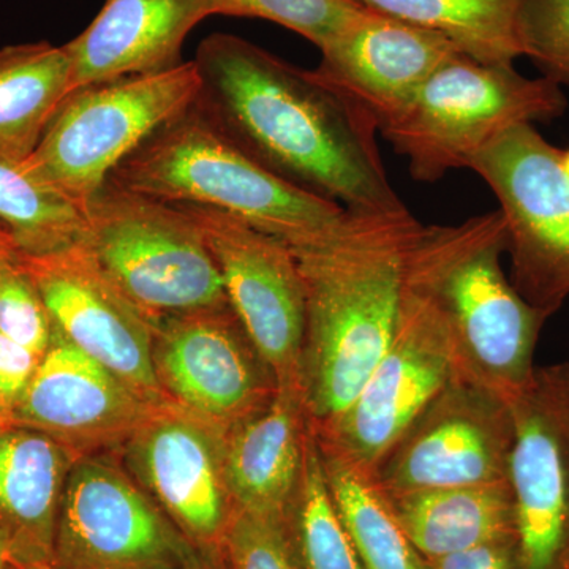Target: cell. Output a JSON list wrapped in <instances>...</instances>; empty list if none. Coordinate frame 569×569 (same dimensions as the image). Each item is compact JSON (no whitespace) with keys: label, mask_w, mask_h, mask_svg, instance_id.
Segmentation results:
<instances>
[{"label":"cell","mask_w":569,"mask_h":569,"mask_svg":"<svg viewBox=\"0 0 569 569\" xmlns=\"http://www.w3.org/2000/svg\"><path fill=\"white\" fill-rule=\"evenodd\" d=\"M197 107L277 178L355 213L406 211L359 104L317 77L231 33H212L193 59Z\"/></svg>","instance_id":"obj_1"},{"label":"cell","mask_w":569,"mask_h":569,"mask_svg":"<svg viewBox=\"0 0 569 569\" xmlns=\"http://www.w3.org/2000/svg\"><path fill=\"white\" fill-rule=\"evenodd\" d=\"M422 224L408 209L355 213L335 238L291 247L306 290L302 399L312 429L335 421L388 350L408 252Z\"/></svg>","instance_id":"obj_2"},{"label":"cell","mask_w":569,"mask_h":569,"mask_svg":"<svg viewBox=\"0 0 569 569\" xmlns=\"http://www.w3.org/2000/svg\"><path fill=\"white\" fill-rule=\"evenodd\" d=\"M507 250L500 211L425 224L408 252L406 284L437 313L456 372L511 400L535 376L539 332L550 316L505 274Z\"/></svg>","instance_id":"obj_3"},{"label":"cell","mask_w":569,"mask_h":569,"mask_svg":"<svg viewBox=\"0 0 569 569\" xmlns=\"http://www.w3.org/2000/svg\"><path fill=\"white\" fill-rule=\"evenodd\" d=\"M108 182L162 203L219 209L293 249L335 238L355 217L254 162L194 102L149 134Z\"/></svg>","instance_id":"obj_4"},{"label":"cell","mask_w":569,"mask_h":569,"mask_svg":"<svg viewBox=\"0 0 569 569\" xmlns=\"http://www.w3.org/2000/svg\"><path fill=\"white\" fill-rule=\"evenodd\" d=\"M82 217L78 244L153 325L230 307L212 254L176 206L107 182Z\"/></svg>","instance_id":"obj_5"},{"label":"cell","mask_w":569,"mask_h":569,"mask_svg":"<svg viewBox=\"0 0 569 569\" xmlns=\"http://www.w3.org/2000/svg\"><path fill=\"white\" fill-rule=\"evenodd\" d=\"M567 104L560 86L548 78H527L512 63L458 54L378 132L406 157L415 181L436 182L467 168L497 134L520 123L552 121Z\"/></svg>","instance_id":"obj_6"},{"label":"cell","mask_w":569,"mask_h":569,"mask_svg":"<svg viewBox=\"0 0 569 569\" xmlns=\"http://www.w3.org/2000/svg\"><path fill=\"white\" fill-rule=\"evenodd\" d=\"M198 92L200 74L193 61L77 89L21 170L82 211L112 170L149 134L187 110Z\"/></svg>","instance_id":"obj_7"},{"label":"cell","mask_w":569,"mask_h":569,"mask_svg":"<svg viewBox=\"0 0 569 569\" xmlns=\"http://www.w3.org/2000/svg\"><path fill=\"white\" fill-rule=\"evenodd\" d=\"M496 194L507 228L516 290L550 317L569 298V178L533 123L511 127L468 167Z\"/></svg>","instance_id":"obj_8"},{"label":"cell","mask_w":569,"mask_h":569,"mask_svg":"<svg viewBox=\"0 0 569 569\" xmlns=\"http://www.w3.org/2000/svg\"><path fill=\"white\" fill-rule=\"evenodd\" d=\"M511 402L456 372L373 468L387 496L508 479Z\"/></svg>","instance_id":"obj_9"},{"label":"cell","mask_w":569,"mask_h":569,"mask_svg":"<svg viewBox=\"0 0 569 569\" xmlns=\"http://www.w3.org/2000/svg\"><path fill=\"white\" fill-rule=\"evenodd\" d=\"M173 206L203 239L222 277L228 305L271 367L277 385L301 389L306 290L291 247L219 209Z\"/></svg>","instance_id":"obj_10"},{"label":"cell","mask_w":569,"mask_h":569,"mask_svg":"<svg viewBox=\"0 0 569 569\" xmlns=\"http://www.w3.org/2000/svg\"><path fill=\"white\" fill-rule=\"evenodd\" d=\"M455 373L451 348L437 313L403 282L402 307L388 350L350 406L312 432L372 473Z\"/></svg>","instance_id":"obj_11"},{"label":"cell","mask_w":569,"mask_h":569,"mask_svg":"<svg viewBox=\"0 0 569 569\" xmlns=\"http://www.w3.org/2000/svg\"><path fill=\"white\" fill-rule=\"evenodd\" d=\"M515 443L508 485L519 569H569V388L567 365L537 367L512 397Z\"/></svg>","instance_id":"obj_12"},{"label":"cell","mask_w":569,"mask_h":569,"mask_svg":"<svg viewBox=\"0 0 569 569\" xmlns=\"http://www.w3.org/2000/svg\"><path fill=\"white\" fill-rule=\"evenodd\" d=\"M17 253L52 328L146 402L167 403L153 366L156 325L107 279L78 241L47 253L17 247Z\"/></svg>","instance_id":"obj_13"},{"label":"cell","mask_w":569,"mask_h":569,"mask_svg":"<svg viewBox=\"0 0 569 569\" xmlns=\"http://www.w3.org/2000/svg\"><path fill=\"white\" fill-rule=\"evenodd\" d=\"M159 505L102 459H77L63 488L52 567L140 569L189 556Z\"/></svg>","instance_id":"obj_14"},{"label":"cell","mask_w":569,"mask_h":569,"mask_svg":"<svg viewBox=\"0 0 569 569\" xmlns=\"http://www.w3.org/2000/svg\"><path fill=\"white\" fill-rule=\"evenodd\" d=\"M152 353L164 397L222 430L266 406L279 388L231 307L164 318Z\"/></svg>","instance_id":"obj_15"},{"label":"cell","mask_w":569,"mask_h":569,"mask_svg":"<svg viewBox=\"0 0 569 569\" xmlns=\"http://www.w3.org/2000/svg\"><path fill=\"white\" fill-rule=\"evenodd\" d=\"M224 430L181 407H156L130 440V462L153 501L201 549H223L234 512Z\"/></svg>","instance_id":"obj_16"},{"label":"cell","mask_w":569,"mask_h":569,"mask_svg":"<svg viewBox=\"0 0 569 569\" xmlns=\"http://www.w3.org/2000/svg\"><path fill=\"white\" fill-rule=\"evenodd\" d=\"M316 74L376 121L378 130L462 51L441 33L367 9L321 48Z\"/></svg>","instance_id":"obj_17"},{"label":"cell","mask_w":569,"mask_h":569,"mask_svg":"<svg viewBox=\"0 0 569 569\" xmlns=\"http://www.w3.org/2000/svg\"><path fill=\"white\" fill-rule=\"evenodd\" d=\"M153 408L52 328L10 426L40 430L77 452L132 437Z\"/></svg>","instance_id":"obj_18"},{"label":"cell","mask_w":569,"mask_h":569,"mask_svg":"<svg viewBox=\"0 0 569 569\" xmlns=\"http://www.w3.org/2000/svg\"><path fill=\"white\" fill-rule=\"evenodd\" d=\"M208 17V0H107L91 24L63 44L74 91L173 69L187 36Z\"/></svg>","instance_id":"obj_19"},{"label":"cell","mask_w":569,"mask_h":569,"mask_svg":"<svg viewBox=\"0 0 569 569\" xmlns=\"http://www.w3.org/2000/svg\"><path fill=\"white\" fill-rule=\"evenodd\" d=\"M309 429L301 389L279 387L266 406L224 430V471L234 508L287 519Z\"/></svg>","instance_id":"obj_20"},{"label":"cell","mask_w":569,"mask_h":569,"mask_svg":"<svg viewBox=\"0 0 569 569\" xmlns=\"http://www.w3.org/2000/svg\"><path fill=\"white\" fill-rule=\"evenodd\" d=\"M74 452L31 429H0V539L11 563L52 565L56 526Z\"/></svg>","instance_id":"obj_21"},{"label":"cell","mask_w":569,"mask_h":569,"mask_svg":"<svg viewBox=\"0 0 569 569\" xmlns=\"http://www.w3.org/2000/svg\"><path fill=\"white\" fill-rule=\"evenodd\" d=\"M387 497L407 537L427 561L516 538L508 479Z\"/></svg>","instance_id":"obj_22"},{"label":"cell","mask_w":569,"mask_h":569,"mask_svg":"<svg viewBox=\"0 0 569 569\" xmlns=\"http://www.w3.org/2000/svg\"><path fill=\"white\" fill-rule=\"evenodd\" d=\"M73 91L66 47L36 41L0 48V157L24 163Z\"/></svg>","instance_id":"obj_23"},{"label":"cell","mask_w":569,"mask_h":569,"mask_svg":"<svg viewBox=\"0 0 569 569\" xmlns=\"http://www.w3.org/2000/svg\"><path fill=\"white\" fill-rule=\"evenodd\" d=\"M317 443L329 492L362 569H430L372 475L318 438Z\"/></svg>","instance_id":"obj_24"},{"label":"cell","mask_w":569,"mask_h":569,"mask_svg":"<svg viewBox=\"0 0 569 569\" xmlns=\"http://www.w3.org/2000/svg\"><path fill=\"white\" fill-rule=\"evenodd\" d=\"M366 9L429 29L451 40L468 58L512 63L519 58V0H356Z\"/></svg>","instance_id":"obj_25"},{"label":"cell","mask_w":569,"mask_h":569,"mask_svg":"<svg viewBox=\"0 0 569 569\" xmlns=\"http://www.w3.org/2000/svg\"><path fill=\"white\" fill-rule=\"evenodd\" d=\"M284 523L302 569H362L329 492L312 427L307 433L302 473Z\"/></svg>","instance_id":"obj_26"},{"label":"cell","mask_w":569,"mask_h":569,"mask_svg":"<svg viewBox=\"0 0 569 569\" xmlns=\"http://www.w3.org/2000/svg\"><path fill=\"white\" fill-rule=\"evenodd\" d=\"M0 224L21 252L47 253L80 239L84 217L69 200L0 157Z\"/></svg>","instance_id":"obj_27"},{"label":"cell","mask_w":569,"mask_h":569,"mask_svg":"<svg viewBox=\"0 0 569 569\" xmlns=\"http://www.w3.org/2000/svg\"><path fill=\"white\" fill-rule=\"evenodd\" d=\"M211 14L260 18L290 29L321 50L365 14L356 0H208Z\"/></svg>","instance_id":"obj_28"},{"label":"cell","mask_w":569,"mask_h":569,"mask_svg":"<svg viewBox=\"0 0 569 569\" xmlns=\"http://www.w3.org/2000/svg\"><path fill=\"white\" fill-rule=\"evenodd\" d=\"M0 335L33 353H47L52 321L43 299L20 263L10 231L0 224Z\"/></svg>","instance_id":"obj_29"},{"label":"cell","mask_w":569,"mask_h":569,"mask_svg":"<svg viewBox=\"0 0 569 569\" xmlns=\"http://www.w3.org/2000/svg\"><path fill=\"white\" fill-rule=\"evenodd\" d=\"M516 37L542 77L569 86V0H519Z\"/></svg>","instance_id":"obj_30"},{"label":"cell","mask_w":569,"mask_h":569,"mask_svg":"<svg viewBox=\"0 0 569 569\" xmlns=\"http://www.w3.org/2000/svg\"><path fill=\"white\" fill-rule=\"evenodd\" d=\"M228 569H302L284 520L234 508L223 539Z\"/></svg>","instance_id":"obj_31"},{"label":"cell","mask_w":569,"mask_h":569,"mask_svg":"<svg viewBox=\"0 0 569 569\" xmlns=\"http://www.w3.org/2000/svg\"><path fill=\"white\" fill-rule=\"evenodd\" d=\"M43 356L0 335V429L11 425Z\"/></svg>","instance_id":"obj_32"},{"label":"cell","mask_w":569,"mask_h":569,"mask_svg":"<svg viewBox=\"0 0 569 569\" xmlns=\"http://www.w3.org/2000/svg\"><path fill=\"white\" fill-rule=\"evenodd\" d=\"M427 563L430 569H519L516 538L488 542Z\"/></svg>","instance_id":"obj_33"},{"label":"cell","mask_w":569,"mask_h":569,"mask_svg":"<svg viewBox=\"0 0 569 569\" xmlns=\"http://www.w3.org/2000/svg\"><path fill=\"white\" fill-rule=\"evenodd\" d=\"M140 569H228L224 563L223 549L211 550L197 548L181 559L162 561Z\"/></svg>","instance_id":"obj_34"},{"label":"cell","mask_w":569,"mask_h":569,"mask_svg":"<svg viewBox=\"0 0 569 569\" xmlns=\"http://www.w3.org/2000/svg\"><path fill=\"white\" fill-rule=\"evenodd\" d=\"M10 556L2 539H0V569H9Z\"/></svg>","instance_id":"obj_35"},{"label":"cell","mask_w":569,"mask_h":569,"mask_svg":"<svg viewBox=\"0 0 569 569\" xmlns=\"http://www.w3.org/2000/svg\"><path fill=\"white\" fill-rule=\"evenodd\" d=\"M9 569H58V568L52 567L51 563H43V565H18V563H11V561H10Z\"/></svg>","instance_id":"obj_36"},{"label":"cell","mask_w":569,"mask_h":569,"mask_svg":"<svg viewBox=\"0 0 569 569\" xmlns=\"http://www.w3.org/2000/svg\"><path fill=\"white\" fill-rule=\"evenodd\" d=\"M561 163H563L565 173H567L569 178V149L565 152L561 151Z\"/></svg>","instance_id":"obj_37"},{"label":"cell","mask_w":569,"mask_h":569,"mask_svg":"<svg viewBox=\"0 0 569 569\" xmlns=\"http://www.w3.org/2000/svg\"><path fill=\"white\" fill-rule=\"evenodd\" d=\"M567 377H568V388H569V365H567Z\"/></svg>","instance_id":"obj_38"}]
</instances>
